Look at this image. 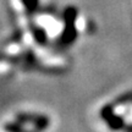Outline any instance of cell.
<instances>
[{
    "label": "cell",
    "instance_id": "obj_1",
    "mask_svg": "<svg viewBox=\"0 0 132 132\" xmlns=\"http://www.w3.org/2000/svg\"><path fill=\"white\" fill-rule=\"evenodd\" d=\"M95 120L104 132H132V90L103 102Z\"/></svg>",
    "mask_w": 132,
    "mask_h": 132
},
{
    "label": "cell",
    "instance_id": "obj_2",
    "mask_svg": "<svg viewBox=\"0 0 132 132\" xmlns=\"http://www.w3.org/2000/svg\"><path fill=\"white\" fill-rule=\"evenodd\" d=\"M52 125V116L45 111L20 109L4 119L1 132H48Z\"/></svg>",
    "mask_w": 132,
    "mask_h": 132
},
{
    "label": "cell",
    "instance_id": "obj_3",
    "mask_svg": "<svg viewBox=\"0 0 132 132\" xmlns=\"http://www.w3.org/2000/svg\"><path fill=\"white\" fill-rule=\"evenodd\" d=\"M24 5L27 6V9H34L37 6V0H23Z\"/></svg>",
    "mask_w": 132,
    "mask_h": 132
}]
</instances>
